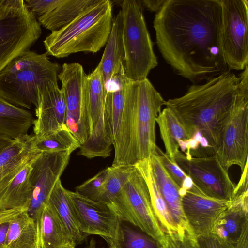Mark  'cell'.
Masks as SVG:
<instances>
[{"label": "cell", "instance_id": "6da1fadb", "mask_svg": "<svg viewBox=\"0 0 248 248\" xmlns=\"http://www.w3.org/2000/svg\"><path fill=\"white\" fill-rule=\"evenodd\" d=\"M221 25L219 0H166L153 21L162 56L193 82L229 70L221 47Z\"/></svg>", "mask_w": 248, "mask_h": 248}, {"label": "cell", "instance_id": "7a4b0ae2", "mask_svg": "<svg viewBox=\"0 0 248 248\" xmlns=\"http://www.w3.org/2000/svg\"><path fill=\"white\" fill-rule=\"evenodd\" d=\"M122 114L114 136L112 166H134L157 154L156 118L166 101L148 78H126Z\"/></svg>", "mask_w": 248, "mask_h": 248}, {"label": "cell", "instance_id": "3957f363", "mask_svg": "<svg viewBox=\"0 0 248 248\" xmlns=\"http://www.w3.org/2000/svg\"><path fill=\"white\" fill-rule=\"evenodd\" d=\"M239 92V78L228 70L202 84L188 87L182 96L166 101L190 138L196 132L205 138L215 153L220 127Z\"/></svg>", "mask_w": 248, "mask_h": 248}, {"label": "cell", "instance_id": "277c9868", "mask_svg": "<svg viewBox=\"0 0 248 248\" xmlns=\"http://www.w3.org/2000/svg\"><path fill=\"white\" fill-rule=\"evenodd\" d=\"M112 4L97 0L62 29L44 40L46 54L58 58L80 52L96 53L107 43L111 32Z\"/></svg>", "mask_w": 248, "mask_h": 248}, {"label": "cell", "instance_id": "5b68a950", "mask_svg": "<svg viewBox=\"0 0 248 248\" xmlns=\"http://www.w3.org/2000/svg\"><path fill=\"white\" fill-rule=\"evenodd\" d=\"M62 66L46 53L29 50L13 59L0 72V96L17 107L31 109L38 105V90L58 84Z\"/></svg>", "mask_w": 248, "mask_h": 248}, {"label": "cell", "instance_id": "8992f818", "mask_svg": "<svg viewBox=\"0 0 248 248\" xmlns=\"http://www.w3.org/2000/svg\"><path fill=\"white\" fill-rule=\"evenodd\" d=\"M140 0H124L121 4L124 72L130 80L147 78L157 65V59L144 17Z\"/></svg>", "mask_w": 248, "mask_h": 248}, {"label": "cell", "instance_id": "52a82bcc", "mask_svg": "<svg viewBox=\"0 0 248 248\" xmlns=\"http://www.w3.org/2000/svg\"><path fill=\"white\" fill-rule=\"evenodd\" d=\"M41 24L23 0H0V72L40 38Z\"/></svg>", "mask_w": 248, "mask_h": 248}, {"label": "cell", "instance_id": "ba28073f", "mask_svg": "<svg viewBox=\"0 0 248 248\" xmlns=\"http://www.w3.org/2000/svg\"><path fill=\"white\" fill-rule=\"evenodd\" d=\"M238 77V95L220 127L215 155L227 170L236 165L242 171L248 155V66Z\"/></svg>", "mask_w": 248, "mask_h": 248}, {"label": "cell", "instance_id": "9c48e42d", "mask_svg": "<svg viewBox=\"0 0 248 248\" xmlns=\"http://www.w3.org/2000/svg\"><path fill=\"white\" fill-rule=\"evenodd\" d=\"M86 100L90 125V135L79 147V154L89 159L106 158L110 155L112 141L108 131L105 116L107 89L99 69L87 75Z\"/></svg>", "mask_w": 248, "mask_h": 248}, {"label": "cell", "instance_id": "30bf717a", "mask_svg": "<svg viewBox=\"0 0 248 248\" xmlns=\"http://www.w3.org/2000/svg\"><path fill=\"white\" fill-rule=\"evenodd\" d=\"M219 0L224 58L230 71H243L248 66V1Z\"/></svg>", "mask_w": 248, "mask_h": 248}, {"label": "cell", "instance_id": "8fae6325", "mask_svg": "<svg viewBox=\"0 0 248 248\" xmlns=\"http://www.w3.org/2000/svg\"><path fill=\"white\" fill-rule=\"evenodd\" d=\"M87 75L77 62L65 63L58 75L66 105L65 124L80 145L90 135V125L86 100Z\"/></svg>", "mask_w": 248, "mask_h": 248}, {"label": "cell", "instance_id": "7c38bea8", "mask_svg": "<svg viewBox=\"0 0 248 248\" xmlns=\"http://www.w3.org/2000/svg\"><path fill=\"white\" fill-rule=\"evenodd\" d=\"M174 159L202 194L227 202L232 199L236 185L215 155L188 157L179 151Z\"/></svg>", "mask_w": 248, "mask_h": 248}, {"label": "cell", "instance_id": "4fadbf2b", "mask_svg": "<svg viewBox=\"0 0 248 248\" xmlns=\"http://www.w3.org/2000/svg\"><path fill=\"white\" fill-rule=\"evenodd\" d=\"M115 198L131 216L134 225L160 244L162 242L164 232L154 212L146 183L137 169Z\"/></svg>", "mask_w": 248, "mask_h": 248}, {"label": "cell", "instance_id": "5bb4252c", "mask_svg": "<svg viewBox=\"0 0 248 248\" xmlns=\"http://www.w3.org/2000/svg\"><path fill=\"white\" fill-rule=\"evenodd\" d=\"M74 151L40 153L34 159L31 173V198L26 210L35 220L37 215L47 202L56 183L67 166Z\"/></svg>", "mask_w": 248, "mask_h": 248}, {"label": "cell", "instance_id": "9a60e30c", "mask_svg": "<svg viewBox=\"0 0 248 248\" xmlns=\"http://www.w3.org/2000/svg\"><path fill=\"white\" fill-rule=\"evenodd\" d=\"M66 192L83 233L99 236L106 241L116 238L120 218L109 204L90 200L75 191Z\"/></svg>", "mask_w": 248, "mask_h": 248}, {"label": "cell", "instance_id": "2e32d148", "mask_svg": "<svg viewBox=\"0 0 248 248\" xmlns=\"http://www.w3.org/2000/svg\"><path fill=\"white\" fill-rule=\"evenodd\" d=\"M182 209L190 231L196 239L213 234L216 222L228 207L226 201L211 198L196 188L181 197Z\"/></svg>", "mask_w": 248, "mask_h": 248}, {"label": "cell", "instance_id": "e0dca14e", "mask_svg": "<svg viewBox=\"0 0 248 248\" xmlns=\"http://www.w3.org/2000/svg\"><path fill=\"white\" fill-rule=\"evenodd\" d=\"M40 153L31 152L0 181V210L26 208L31 194L32 163Z\"/></svg>", "mask_w": 248, "mask_h": 248}, {"label": "cell", "instance_id": "ac0fdd59", "mask_svg": "<svg viewBox=\"0 0 248 248\" xmlns=\"http://www.w3.org/2000/svg\"><path fill=\"white\" fill-rule=\"evenodd\" d=\"M39 98L35 108L33 124L35 136H42L58 131L66 126V105L62 93L58 84L38 90Z\"/></svg>", "mask_w": 248, "mask_h": 248}, {"label": "cell", "instance_id": "d6986e66", "mask_svg": "<svg viewBox=\"0 0 248 248\" xmlns=\"http://www.w3.org/2000/svg\"><path fill=\"white\" fill-rule=\"evenodd\" d=\"M36 248H76L77 244L54 208L45 203L35 219Z\"/></svg>", "mask_w": 248, "mask_h": 248}, {"label": "cell", "instance_id": "ffe728a7", "mask_svg": "<svg viewBox=\"0 0 248 248\" xmlns=\"http://www.w3.org/2000/svg\"><path fill=\"white\" fill-rule=\"evenodd\" d=\"M150 160L155 181L178 229V233L180 234L187 233L193 238L183 213L179 194L180 187L169 174L156 155H153Z\"/></svg>", "mask_w": 248, "mask_h": 248}, {"label": "cell", "instance_id": "44dd1931", "mask_svg": "<svg viewBox=\"0 0 248 248\" xmlns=\"http://www.w3.org/2000/svg\"><path fill=\"white\" fill-rule=\"evenodd\" d=\"M124 51L123 41V17L120 10L113 19L110 33L97 65L106 87L124 69Z\"/></svg>", "mask_w": 248, "mask_h": 248}, {"label": "cell", "instance_id": "7402d4cb", "mask_svg": "<svg viewBox=\"0 0 248 248\" xmlns=\"http://www.w3.org/2000/svg\"><path fill=\"white\" fill-rule=\"evenodd\" d=\"M228 202L227 208L216 222L213 233L234 245L239 237L244 222L248 219V200Z\"/></svg>", "mask_w": 248, "mask_h": 248}, {"label": "cell", "instance_id": "603a6c76", "mask_svg": "<svg viewBox=\"0 0 248 248\" xmlns=\"http://www.w3.org/2000/svg\"><path fill=\"white\" fill-rule=\"evenodd\" d=\"M34 120L30 111L14 105L0 96V135L14 140L28 134Z\"/></svg>", "mask_w": 248, "mask_h": 248}, {"label": "cell", "instance_id": "cb8c5ba5", "mask_svg": "<svg viewBox=\"0 0 248 248\" xmlns=\"http://www.w3.org/2000/svg\"><path fill=\"white\" fill-rule=\"evenodd\" d=\"M134 166L146 183L154 212L163 231L166 232H178L155 181L150 159L140 161Z\"/></svg>", "mask_w": 248, "mask_h": 248}, {"label": "cell", "instance_id": "d4e9b609", "mask_svg": "<svg viewBox=\"0 0 248 248\" xmlns=\"http://www.w3.org/2000/svg\"><path fill=\"white\" fill-rule=\"evenodd\" d=\"M66 191L61 180H59L51 191L47 202L55 210L78 245L83 243L88 236L80 230Z\"/></svg>", "mask_w": 248, "mask_h": 248}, {"label": "cell", "instance_id": "484cf974", "mask_svg": "<svg viewBox=\"0 0 248 248\" xmlns=\"http://www.w3.org/2000/svg\"><path fill=\"white\" fill-rule=\"evenodd\" d=\"M35 220L24 210L8 222L5 248H36Z\"/></svg>", "mask_w": 248, "mask_h": 248}, {"label": "cell", "instance_id": "4316f807", "mask_svg": "<svg viewBox=\"0 0 248 248\" xmlns=\"http://www.w3.org/2000/svg\"><path fill=\"white\" fill-rule=\"evenodd\" d=\"M97 0H61L54 9L37 18L39 23L52 31L72 21L84 9Z\"/></svg>", "mask_w": 248, "mask_h": 248}, {"label": "cell", "instance_id": "83f0119b", "mask_svg": "<svg viewBox=\"0 0 248 248\" xmlns=\"http://www.w3.org/2000/svg\"><path fill=\"white\" fill-rule=\"evenodd\" d=\"M165 153L174 159L179 151V141L190 139L185 128L169 108H165L156 118Z\"/></svg>", "mask_w": 248, "mask_h": 248}, {"label": "cell", "instance_id": "f1b7e54d", "mask_svg": "<svg viewBox=\"0 0 248 248\" xmlns=\"http://www.w3.org/2000/svg\"><path fill=\"white\" fill-rule=\"evenodd\" d=\"M106 242L108 248H163L158 241L137 226L121 219L116 238Z\"/></svg>", "mask_w": 248, "mask_h": 248}, {"label": "cell", "instance_id": "f546056e", "mask_svg": "<svg viewBox=\"0 0 248 248\" xmlns=\"http://www.w3.org/2000/svg\"><path fill=\"white\" fill-rule=\"evenodd\" d=\"M80 144L66 126L54 132L42 136L33 135L31 151L37 153H53L67 150L74 151Z\"/></svg>", "mask_w": 248, "mask_h": 248}, {"label": "cell", "instance_id": "4dcf8cb0", "mask_svg": "<svg viewBox=\"0 0 248 248\" xmlns=\"http://www.w3.org/2000/svg\"><path fill=\"white\" fill-rule=\"evenodd\" d=\"M33 138V134L21 136L0 152V181L32 152Z\"/></svg>", "mask_w": 248, "mask_h": 248}, {"label": "cell", "instance_id": "1f68e13d", "mask_svg": "<svg viewBox=\"0 0 248 248\" xmlns=\"http://www.w3.org/2000/svg\"><path fill=\"white\" fill-rule=\"evenodd\" d=\"M136 169L134 165L108 167L99 202L108 203L118 194Z\"/></svg>", "mask_w": 248, "mask_h": 248}, {"label": "cell", "instance_id": "d6a6232c", "mask_svg": "<svg viewBox=\"0 0 248 248\" xmlns=\"http://www.w3.org/2000/svg\"><path fill=\"white\" fill-rule=\"evenodd\" d=\"M107 173L108 167L77 186L75 192L90 200L99 202L102 186Z\"/></svg>", "mask_w": 248, "mask_h": 248}, {"label": "cell", "instance_id": "836d02e7", "mask_svg": "<svg viewBox=\"0 0 248 248\" xmlns=\"http://www.w3.org/2000/svg\"><path fill=\"white\" fill-rule=\"evenodd\" d=\"M156 155L169 174L181 188L187 175L183 171L174 159L171 158L158 147L157 149Z\"/></svg>", "mask_w": 248, "mask_h": 248}, {"label": "cell", "instance_id": "e575fe53", "mask_svg": "<svg viewBox=\"0 0 248 248\" xmlns=\"http://www.w3.org/2000/svg\"><path fill=\"white\" fill-rule=\"evenodd\" d=\"M161 244L163 248H196V239L188 234L181 235L177 232H164V238Z\"/></svg>", "mask_w": 248, "mask_h": 248}, {"label": "cell", "instance_id": "d590c367", "mask_svg": "<svg viewBox=\"0 0 248 248\" xmlns=\"http://www.w3.org/2000/svg\"><path fill=\"white\" fill-rule=\"evenodd\" d=\"M26 5L36 18L49 12L61 1V0H26Z\"/></svg>", "mask_w": 248, "mask_h": 248}, {"label": "cell", "instance_id": "8d00e7d4", "mask_svg": "<svg viewBox=\"0 0 248 248\" xmlns=\"http://www.w3.org/2000/svg\"><path fill=\"white\" fill-rule=\"evenodd\" d=\"M197 248H234L232 244L217 237L213 233L196 239Z\"/></svg>", "mask_w": 248, "mask_h": 248}, {"label": "cell", "instance_id": "74e56055", "mask_svg": "<svg viewBox=\"0 0 248 248\" xmlns=\"http://www.w3.org/2000/svg\"><path fill=\"white\" fill-rule=\"evenodd\" d=\"M248 169L247 162L243 171H242L240 180L237 185L235 186L233 196L230 201L241 199L248 196Z\"/></svg>", "mask_w": 248, "mask_h": 248}, {"label": "cell", "instance_id": "f35d334b", "mask_svg": "<svg viewBox=\"0 0 248 248\" xmlns=\"http://www.w3.org/2000/svg\"><path fill=\"white\" fill-rule=\"evenodd\" d=\"M234 248H248V219L244 222L241 234L234 245Z\"/></svg>", "mask_w": 248, "mask_h": 248}, {"label": "cell", "instance_id": "ab89813d", "mask_svg": "<svg viewBox=\"0 0 248 248\" xmlns=\"http://www.w3.org/2000/svg\"><path fill=\"white\" fill-rule=\"evenodd\" d=\"M27 210L26 208H16L0 210V224L9 222L21 212Z\"/></svg>", "mask_w": 248, "mask_h": 248}, {"label": "cell", "instance_id": "60d3db41", "mask_svg": "<svg viewBox=\"0 0 248 248\" xmlns=\"http://www.w3.org/2000/svg\"><path fill=\"white\" fill-rule=\"evenodd\" d=\"M166 0H140L142 6L151 12H157L164 4Z\"/></svg>", "mask_w": 248, "mask_h": 248}, {"label": "cell", "instance_id": "b9f144b4", "mask_svg": "<svg viewBox=\"0 0 248 248\" xmlns=\"http://www.w3.org/2000/svg\"><path fill=\"white\" fill-rule=\"evenodd\" d=\"M8 222L0 224V248H5Z\"/></svg>", "mask_w": 248, "mask_h": 248}, {"label": "cell", "instance_id": "7bdbcfd3", "mask_svg": "<svg viewBox=\"0 0 248 248\" xmlns=\"http://www.w3.org/2000/svg\"><path fill=\"white\" fill-rule=\"evenodd\" d=\"M13 140L11 138L0 135V152L10 145Z\"/></svg>", "mask_w": 248, "mask_h": 248}, {"label": "cell", "instance_id": "ee69618b", "mask_svg": "<svg viewBox=\"0 0 248 248\" xmlns=\"http://www.w3.org/2000/svg\"><path fill=\"white\" fill-rule=\"evenodd\" d=\"M84 248H101L93 238H91Z\"/></svg>", "mask_w": 248, "mask_h": 248}, {"label": "cell", "instance_id": "f6af8a7d", "mask_svg": "<svg viewBox=\"0 0 248 248\" xmlns=\"http://www.w3.org/2000/svg\"><path fill=\"white\" fill-rule=\"evenodd\" d=\"M196 248H197V247H196Z\"/></svg>", "mask_w": 248, "mask_h": 248}]
</instances>
